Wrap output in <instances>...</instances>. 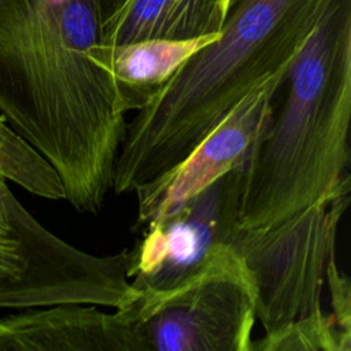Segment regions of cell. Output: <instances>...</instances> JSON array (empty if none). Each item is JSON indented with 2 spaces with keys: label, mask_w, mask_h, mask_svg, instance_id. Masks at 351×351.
Segmentation results:
<instances>
[{
  "label": "cell",
  "mask_w": 351,
  "mask_h": 351,
  "mask_svg": "<svg viewBox=\"0 0 351 351\" xmlns=\"http://www.w3.org/2000/svg\"><path fill=\"white\" fill-rule=\"evenodd\" d=\"M96 0H0V112L55 169L77 211L97 214L125 136Z\"/></svg>",
  "instance_id": "6da1fadb"
},
{
  "label": "cell",
  "mask_w": 351,
  "mask_h": 351,
  "mask_svg": "<svg viewBox=\"0 0 351 351\" xmlns=\"http://www.w3.org/2000/svg\"><path fill=\"white\" fill-rule=\"evenodd\" d=\"M329 0H236L217 38L189 56L126 123L111 189L134 191L186 158L247 95L285 75Z\"/></svg>",
  "instance_id": "7a4b0ae2"
},
{
  "label": "cell",
  "mask_w": 351,
  "mask_h": 351,
  "mask_svg": "<svg viewBox=\"0 0 351 351\" xmlns=\"http://www.w3.org/2000/svg\"><path fill=\"white\" fill-rule=\"evenodd\" d=\"M282 84L281 107L245 163L239 229L280 222L350 174L351 0L328 1Z\"/></svg>",
  "instance_id": "3957f363"
},
{
  "label": "cell",
  "mask_w": 351,
  "mask_h": 351,
  "mask_svg": "<svg viewBox=\"0 0 351 351\" xmlns=\"http://www.w3.org/2000/svg\"><path fill=\"white\" fill-rule=\"evenodd\" d=\"M129 263L128 248L99 256L58 237L0 177V310L71 303L121 308L136 295Z\"/></svg>",
  "instance_id": "277c9868"
},
{
  "label": "cell",
  "mask_w": 351,
  "mask_h": 351,
  "mask_svg": "<svg viewBox=\"0 0 351 351\" xmlns=\"http://www.w3.org/2000/svg\"><path fill=\"white\" fill-rule=\"evenodd\" d=\"M115 311L133 328L143 351H252L255 284L229 243L218 244L181 284L136 291Z\"/></svg>",
  "instance_id": "5b68a950"
},
{
  "label": "cell",
  "mask_w": 351,
  "mask_h": 351,
  "mask_svg": "<svg viewBox=\"0 0 351 351\" xmlns=\"http://www.w3.org/2000/svg\"><path fill=\"white\" fill-rule=\"evenodd\" d=\"M351 176L313 204L259 229H236L229 244L243 258L256 291L265 333L322 310L325 266L336 251L350 204Z\"/></svg>",
  "instance_id": "8992f818"
},
{
  "label": "cell",
  "mask_w": 351,
  "mask_h": 351,
  "mask_svg": "<svg viewBox=\"0 0 351 351\" xmlns=\"http://www.w3.org/2000/svg\"><path fill=\"white\" fill-rule=\"evenodd\" d=\"M245 163L225 173L176 210L144 225L130 248L128 277L137 292L170 289L207 261L213 250L229 243L237 213Z\"/></svg>",
  "instance_id": "52a82bcc"
},
{
  "label": "cell",
  "mask_w": 351,
  "mask_h": 351,
  "mask_svg": "<svg viewBox=\"0 0 351 351\" xmlns=\"http://www.w3.org/2000/svg\"><path fill=\"white\" fill-rule=\"evenodd\" d=\"M285 75L269 80L247 95L180 163L138 185L134 230L165 215L206 189L225 173L247 163L273 112Z\"/></svg>",
  "instance_id": "ba28073f"
},
{
  "label": "cell",
  "mask_w": 351,
  "mask_h": 351,
  "mask_svg": "<svg viewBox=\"0 0 351 351\" xmlns=\"http://www.w3.org/2000/svg\"><path fill=\"white\" fill-rule=\"evenodd\" d=\"M0 351H143V346L117 311L71 303L0 317Z\"/></svg>",
  "instance_id": "9c48e42d"
},
{
  "label": "cell",
  "mask_w": 351,
  "mask_h": 351,
  "mask_svg": "<svg viewBox=\"0 0 351 351\" xmlns=\"http://www.w3.org/2000/svg\"><path fill=\"white\" fill-rule=\"evenodd\" d=\"M236 0H96L100 44L191 40L221 32Z\"/></svg>",
  "instance_id": "30bf717a"
},
{
  "label": "cell",
  "mask_w": 351,
  "mask_h": 351,
  "mask_svg": "<svg viewBox=\"0 0 351 351\" xmlns=\"http://www.w3.org/2000/svg\"><path fill=\"white\" fill-rule=\"evenodd\" d=\"M217 34L191 40H144L118 45L96 44L89 59L104 70L114 85L115 108L138 111L197 49Z\"/></svg>",
  "instance_id": "8fae6325"
},
{
  "label": "cell",
  "mask_w": 351,
  "mask_h": 351,
  "mask_svg": "<svg viewBox=\"0 0 351 351\" xmlns=\"http://www.w3.org/2000/svg\"><path fill=\"white\" fill-rule=\"evenodd\" d=\"M0 177L51 200L64 199L62 181L49 162L0 119Z\"/></svg>",
  "instance_id": "7c38bea8"
},
{
  "label": "cell",
  "mask_w": 351,
  "mask_h": 351,
  "mask_svg": "<svg viewBox=\"0 0 351 351\" xmlns=\"http://www.w3.org/2000/svg\"><path fill=\"white\" fill-rule=\"evenodd\" d=\"M252 351H351V337L339 330L332 313L321 310L266 332L252 340Z\"/></svg>",
  "instance_id": "4fadbf2b"
},
{
  "label": "cell",
  "mask_w": 351,
  "mask_h": 351,
  "mask_svg": "<svg viewBox=\"0 0 351 351\" xmlns=\"http://www.w3.org/2000/svg\"><path fill=\"white\" fill-rule=\"evenodd\" d=\"M325 278L329 287V299L332 314L339 330L351 337V285L350 280L339 267L336 251H333L325 266Z\"/></svg>",
  "instance_id": "5bb4252c"
}]
</instances>
